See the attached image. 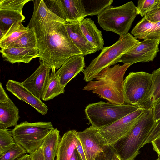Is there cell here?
I'll list each match as a JSON object with an SVG mask.
<instances>
[{
	"mask_svg": "<svg viewBox=\"0 0 160 160\" xmlns=\"http://www.w3.org/2000/svg\"><path fill=\"white\" fill-rule=\"evenodd\" d=\"M33 1V13L27 27L35 32L39 60L58 69L70 57L82 55L69 37L64 21L52 12L43 0Z\"/></svg>",
	"mask_w": 160,
	"mask_h": 160,
	"instance_id": "6da1fadb",
	"label": "cell"
},
{
	"mask_svg": "<svg viewBox=\"0 0 160 160\" xmlns=\"http://www.w3.org/2000/svg\"><path fill=\"white\" fill-rule=\"evenodd\" d=\"M156 123L151 109L146 110L127 133L111 145L121 160H134Z\"/></svg>",
	"mask_w": 160,
	"mask_h": 160,
	"instance_id": "7a4b0ae2",
	"label": "cell"
},
{
	"mask_svg": "<svg viewBox=\"0 0 160 160\" xmlns=\"http://www.w3.org/2000/svg\"><path fill=\"white\" fill-rule=\"evenodd\" d=\"M131 66L116 64L102 70L95 77V81L89 82L83 90L97 94L111 103L125 104L123 92V77L126 71Z\"/></svg>",
	"mask_w": 160,
	"mask_h": 160,
	"instance_id": "3957f363",
	"label": "cell"
},
{
	"mask_svg": "<svg viewBox=\"0 0 160 160\" xmlns=\"http://www.w3.org/2000/svg\"><path fill=\"white\" fill-rule=\"evenodd\" d=\"M139 42L128 33L120 36L112 45L103 48L98 56L83 71L84 80L91 81L105 68L120 62L121 57Z\"/></svg>",
	"mask_w": 160,
	"mask_h": 160,
	"instance_id": "277c9868",
	"label": "cell"
},
{
	"mask_svg": "<svg viewBox=\"0 0 160 160\" xmlns=\"http://www.w3.org/2000/svg\"><path fill=\"white\" fill-rule=\"evenodd\" d=\"M153 91L152 74L148 72H131L124 80L126 104L145 110L151 109Z\"/></svg>",
	"mask_w": 160,
	"mask_h": 160,
	"instance_id": "5b68a950",
	"label": "cell"
},
{
	"mask_svg": "<svg viewBox=\"0 0 160 160\" xmlns=\"http://www.w3.org/2000/svg\"><path fill=\"white\" fill-rule=\"evenodd\" d=\"M138 15L137 7L130 1L119 6H108L98 15V22L103 30L120 37L128 33Z\"/></svg>",
	"mask_w": 160,
	"mask_h": 160,
	"instance_id": "8992f818",
	"label": "cell"
},
{
	"mask_svg": "<svg viewBox=\"0 0 160 160\" xmlns=\"http://www.w3.org/2000/svg\"><path fill=\"white\" fill-rule=\"evenodd\" d=\"M139 108L126 104L119 105L100 101L87 105L85 113L91 126L99 129L113 123Z\"/></svg>",
	"mask_w": 160,
	"mask_h": 160,
	"instance_id": "52a82bcc",
	"label": "cell"
},
{
	"mask_svg": "<svg viewBox=\"0 0 160 160\" xmlns=\"http://www.w3.org/2000/svg\"><path fill=\"white\" fill-rule=\"evenodd\" d=\"M54 128L51 122L25 121L17 124L11 131L15 142L30 154L41 147L46 136Z\"/></svg>",
	"mask_w": 160,
	"mask_h": 160,
	"instance_id": "ba28073f",
	"label": "cell"
},
{
	"mask_svg": "<svg viewBox=\"0 0 160 160\" xmlns=\"http://www.w3.org/2000/svg\"><path fill=\"white\" fill-rule=\"evenodd\" d=\"M44 1L52 12L65 22H80L86 17L82 0H48Z\"/></svg>",
	"mask_w": 160,
	"mask_h": 160,
	"instance_id": "9c48e42d",
	"label": "cell"
},
{
	"mask_svg": "<svg viewBox=\"0 0 160 160\" xmlns=\"http://www.w3.org/2000/svg\"><path fill=\"white\" fill-rule=\"evenodd\" d=\"M160 39H144L135 44L121 58L120 62L131 65L153 61L159 51Z\"/></svg>",
	"mask_w": 160,
	"mask_h": 160,
	"instance_id": "30bf717a",
	"label": "cell"
},
{
	"mask_svg": "<svg viewBox=\"0 0 160 160\" xmlns=\"http://www.w3.org/2000/svg\"><path fill=\"white\" fill-rule=\"evenodd\" d=\"M83 149L87 160H94L96 156L109 145L101 134L99 129L92 126L77 132Z\"/></svg>",
	"mask_w": 160,
	"mask_h": 160,
	"instance_id": "8fae6325",
	"label": "cell"
},
{
	"mask_svg": "<svg viewBox=\"0 0 160 160\" xmlns=\"http://www.w3.org/2000/svg\"><path fill=\"white\" fill-rule=\"evenodd\" d=\"M30 0H0V30L5 34L14 23L22 22L25 17L22 14L24 5Z\"/></svg>",
	"mask_w": 160,
	"mask_h": 160,
	"instance_id": "7c38bea8",
	"label": "cell"
},
{
	"mask_svg": "<svg viewBox=\"0 0 160 160\" xmlns=\"http://www.w3.org/2000/svg\"><path fill=\"white\" fill-rule=\"evenodd\" d=\"M146 110L139 108L113 123L99 129L101 134L112 145L124 136L137 118Z\"/></svg>",
	"mask_w": 160,
	"mask_h": 160,
	"instance_id": "4fadbf2b",
	"label": "cell"
},
{
	"mask_svg": "<svg viewBox=\"0 0 160 160\" xmlns=\"http://www.w3.org/2000/svg\"><path fill=\"white\" fill-rule=\"evenodd\" d=\"M52 69L48 64L41 61L39 67L31 76L22 82V85L41 100L49 80Z\"/></svg>",
	"mask_w": 160,
	"mask_h": 160,
	"instance_id": "5bb4252c",
	"label": "cell"
},
{
	"mask_svg": "<svg viewBox=\"0 0 160 160\" xmlns=\"http://www.w3.org/2000/svg\"><path fill=\"white\" fill-rule=\"evenodd\" d=\"M85 66L84 56L76 55L68 58L56 72L61 86L65 88L67 84L78 74L83 71Z\"/></svg>",
	"mask_w": 160,
	"mask_h": 160,
	"instance_id": "9a60e30c",
	"label": "cell"
},
{
	"mask_svg": "<svg viewBox=\"0 0 160 160\" xmlns=\"http://www.w3.org/2000/svg\"><path fill=\"white\" fill-rule=\"evenodd\" d=\"M6 89L19 100L33 107L42 114L45 115L47 113V106L24 87L22 82L9 80L6 84Z\"/></svg>",
	"mask_w": 160,
	"mask_h": 160,
	"instance_id": "2e32d148",
	"label": "cell"
},
{
	"mask_svg": "<svg viewBox=\"0 0 160 160\" xmlns=\"http://www.w3.org/2000/svg\"><path fill=\"white\" fill-rule=\"evenodd\" d=\"M65 25L69 37L82 55L86 56L97 51L88 41L82 31L80 22H66Z\"/></svg>",
	"mask_w": 160,
	"mask_h": 160,
	"instance_id": "e0dca14e",
	"label": "cell"
},
{
	"mask_svg": "<svg viewBox=\"0 0 160 160\" xmlns=\"http://www.w3.org/2000/svg\"><path fill=\"white\" fill-rule=\"evenodd\" d=\"M0 52L5 60L12 64L16 62L29 63L32 59L38 57V48L9 47L1 49Z\"/></svg>",
	"mask_w": 160,
	"mask_h": 160,
	"instance_id": "ac0fdd59",
	"label": "cell"
},
{
	"mask_svg": "<svg viewBox=\"0 0 160 160\" xmlns=\"http://www.w3.org/2000/svg\"><path fill=\"white\" fill-rule=\"evenodd\" d=\"M18 107L9 98L0 102V129H7L17 125L20 117Z\"/></svg>",
	"mask_w": 160,
	"mask_h": 160,
	"instance_id": "d6986e66",
	"label": "cell"
},
{
	"mask_svg": "<svg viewBox=\"0 0 160 160\" xmlns=\"http://www.w3.org/2000/svg\"><path fill=\"white\" fill-rule=\"evenodd\" d=\"M77 131L69 130L63 134L59 142L55 160H70L76 148Z\"/></svg>",
	"mask_w": 160,
	"mask_h": 160,
	"instance_id": "ffe728a7",
	"label": "cell"
},
{
	"mask_svg": "<svg viewBox=\"0 0 160 160\" xmlns=\"http://www.w3.org/2000/svg\"><path fill=\"white\" fill-rule=\"evenodd\" d=\"M80 26L90 43L97 51L102 50L104 45L102 32L98 29L94 21L90 18L84 19L80 22Z\"/></svg>",
	"mask_w": 160,
	"mask_h": 160,
	"instance_id": "44dd1931",
	"label": "cell"
},
{
	"mask_svg": "<svg viewBox=\"0 0 160 160\" xmlns=\"http://www.w3.org/2000/svg\"><path fill=\"white\" fill-rule=\"evenodd\" d=\"M60 131L54 128L46 136L41 148L44 160H55L61 138Z\"/></svg>",
	"mask_w": 160,
	"mask_h": 160,
	"instance_id": "7402d4cb",
	"label": "cell"
},
{
	"mask_svg": "<svg viewBox=\"0 0 160 160\" xmlns=\"http://www.w3.org/2000/svg\"><path fill=\"white\" fill-rule=\"evenodd\" d=\"M30 28L25 27L22 22L13 23L4 36L0 39L1 49L6 48L23 35L27 33Z\"/></svg>",
	"mask_w": 160,
	"mask_h": 160,
	"instance_id": "603a6c76",
	"label": "cell"
},
{
	"mask_svg": "<svg viewBox=\"0 0 160 160\" xmlns=\"http://www.w3.org/2000/svg\"><path fill=\"white\" fill-rule=\"evenodd\" d=\"M55 69L54 68H52L49 80L41 99L44 101L52 99L64 92L65 88L61 86L56 76Z\"/></svg>",
	"mask_w": 160,
	"mask_h": 160,
	"instance_id": "cb8c5ba5",
	"label": "cell"
},
{
	"mask_svg": "<svg viewBox=\"0 0 160 160\" xmlns=\"http://www.w3.org/2000/svg\"><path fill=\"white\" fill-rule=\"evenodd\" d=\"M85 8L86 16L98 15L106 8L110 6L113 0H82Z\"/></svg>",
	"mask_w": 160,
	"mask_h": 160,
	"instance_id": "d4e9b609",
	"label": "cell"
},
{
	"mask_svg": "<svg viewBox=\"0 0 160 160\" xmlns=\"http://www.w3.org/2000/svg\"><path fill=\"white\" fill-rule=\"evenodd\" d=\"M29 31L8 48L16 47L26 48H38L35 32L32 28H29Z\"/></svg>",
	"mask_w": 160,
	"mask_h": 160,
	"instance_id": "484cf974",
	"label": "cell"
},
{
	"mask_svg": "<svg viewBox=\"0 0 160 160\" xmlns=\"http://www.w3.org/2000/svg\"><path fill=\"white\" fill-rule=\"evenodd\" d=\"M155 24L144 17L134 27L131 33L136 39H144L153 28Z\"/></svg>",
	"mask_w": 160,
	"mask_h": 160,
	"instance_id": "4316f807",
	"label": "cell"
},
{
	"mask_svg": "<svg viewBox=\"0 0 160 160\" xmlns=\"http://www.w3.org/2000/svg\"><path fill=\"white\" fill-rule=\"evenodd\" d=\"M15 143L11 130L0 129V155L11 148Z\"/></svg>",
	"mask_w": 160,
	"mask_h": 160,
	"instance_id": "83f0119b",
	"label": "cell"
},
{
	"mask_svg": "<svg viewBox=\"0 0 160 160\" xmlns=\"http://www.w3.org/2000/svg\"><path fill=\"white\" fill-rule=\"evenodd\" d=\"M27 152L23 147L16 143L11 148L0 155V160H15Z\"/></svg>",
	"mask_w": 160,
	"mask_h": 160,
	"instance_id": "f1b7e54d",
	"label": "cell"
},
{
	"mask_svg": "<svg viewBox=\"0 0 160 160\" xmlns=\"http://www.w3.org/2000/svg\"><path fill=\"white\" fill-rule=\"evenodd\" d=\"M152 78L153 84V91L151 102L153 106L154 103L160 98V68L153 71Z\"/></svg>",
	"mask_w": 160,
	"mask_h": 160,
	"instance_id": "f546056e",
	"label": "cell"
},
{
	"mask_svg": "<svg viewBox=\"0 0 160 160\" xmlns=\"http://www.w3.org/2000/svg\"><path fill=\"white\" fill-rule=\"evenodd\" d=\"M159 0H139L137 7L138 15L144 17L157 3Z\"/></svg>",
	"mask_w": 160,
	"mask_h": 160,
	"instance_id": "4dcf8cb0",
	"label": "cell"
},
{
	"mask_svg": "<svg viewBox=\"0 0 160 160\" xmlns=\"http://www.w3.org/2000/svg\"><path fill=\"white\" fill-rule=\"evenodd\" d=\"M116 153L111 145H108L99 153L94 160H113Z\"/></svg>",
	"mask_w": 160,
	"mask_h": 160,
	"instance_id": "1f68e13d",
	"label": "cell"
},
{
	"mask_svg": "<svg viewBox=\"0 0 160 160\" xmlns=\"http://www.w3.org/2000/svg\"><path fill=\"white\" fill-rule=\"evenodd\" d=\"M144 17L152 22L156 23L160 21V0Z\"/></svg>",
	"mask_w": 160,
	"mask_h": 160,
	"instance_id": "d6a6232c",
	"label": "cell"
},
{
	"mask_svg": "<svg viewBox=\"0 0 160 160\" xmlns=\"http://www.w3.org/2000/svg\"><path fill=\"white\" fill-rule=\"evenodd\" d=\"M160 134V120L156 122V124L145 140L142 147L146 144L151 143Z\"/></svg>",
	"mask_w": 160,
	"mask_h": 160,
	"instance_id": "836d02e7",
	"label": "cell"
},
{
	"mask_svg": "<svg viewBox=\"0 0 160 160\" xmlns=\"http://www.w3.org/2000/svg\"><path fill=\"white\" fill-rule=\"evenodd\" d=\"M157 39H160V21L155 23L144 40Z\"/></svg>",
	"mask_w": 160,
	"mask_h": 160,
	"instance_id": "e575fe53",
	"label": "cell"
},
{
	"mask_svg": "<svg viewBox=\"0 0 160 160\" xmlns=\"http://www.w3.org/2000/svg\"><path fill=\"white\" fill-rule=\"evenodd\" d=\"M151 109L154 120L157 122L160 120V98L154 103Z\"/></svg>",
	"mask_w": 160,
	"mask_h": 160,
	"instance_id": "d590c367",
	"label": "cell"
},
{
	"mask_svg": "<svg viewBox=\"0 0 160 160\" xmlns=\"http://www.w3.org/2000/svg\"><path fill=\"white\" fill-rule=\"evenodd\" d=\"M30 154L31 160H44L42 150L41 147Z\"/></svg>",
	"mask_w": 160,
	"mask_h": 160,
	"instance_id": "8d00e7d4",
	"label": "cell"
},
{
	"mask_svg": "<svg viewBox=\"0 0 160 160\" xmlns=\"http://www.w3.org/2000/svg\"><path fill=\"white\" fill-rule=\"evenodd\" d=\"M153 146V150L160 156V134L151 142Z\"/></svg>",
	"mask_w": 160,
	"mask_h": 160,
	"instance_id": "74e56055",
	"label": "cell"
},
{
	"mask_svg": "<svg viewBox=\"0 0 160 160\" xmlns=\"http://www.w3.org/2000/svg\"><path fill=\"white\" fill-rule=\"evenodd\" d=\"M76 147V149L82 160H87L83 149L81 142L78 137L77 139Z\"/></svg>",
	"mask_w": 160,
	"mask_h": 160,
	"instance_id": "f35d334b",
	"label": "cell"
},
{
	"mask_svg": "<svg viewBox=\"0 0 160 160\" xmlns=\"http://www.w3.org/2000/svg\"><path fill=\"white\" fill-rule=\"evenodd\" d=\"M10 98L4 90L1 83L0 84V102L8 100Z\"/></svg>",
	"mask_w": 160,
	"mask_h": 160,
	"instance_id": "ab89813d",
	"label": "cell"
},
{
	"mask_svg": "<svg viewBox=\"0 0 160 160\" xmlns=\"http://www.w3.org/2000/svg\"><path fill=\"white\" fill-rule=\"evenodd\" d=\"M70 160H82L76 148Z\"/></svg>",
	"mask_w": 160,
	"mask_h": 160,
	"instance_id": "60d3db41",
	"label": "cell"
},
{
	"mask_svg": "<svg viewBox=\"0 0 160 160\" xmlns=\"http://www.w3.org/2000/svg\"><path fill=\"white\" fill-rule=\"evenodd\" d=\"M15 160H31V155L30 154L26 153L20 157Z\"/></svg>",
	"mask_w": 160,
	"mask_h": 160,
	"instance_id": "b9f144b4",
	"label": "cell"
},
{
	"mask_svg": "<svg viewBox=\"0 0 160 160\" xmlns=\"http://www.w3.org/2000/svg\"><path fill=\"white\" fill-rule=\"evenodd\" d=\"M113 160H121V159L118 157V156L116 154H115L113 158Z\"/></svg>",
	"mask_w": 160,
	"mask_h": 160,
	"instance_id": "7bdbcfd3",
	"label": "cell"
},
{
	"mask_svg": "<svg viewBox=\"0 0 160 160\" xmlns=\"http://www.w3.org/2000/svg\"><path fill=\"white\" fill-rule=\"evenodd\" d=\"M158 158L156 159V160H160V156L158 155Z\"/></svg>",
	"mask_w": 160,
	"mask_h": 160,
	"instance_id": "ee69618b",
	"label": "cell"
}]
</instances>
